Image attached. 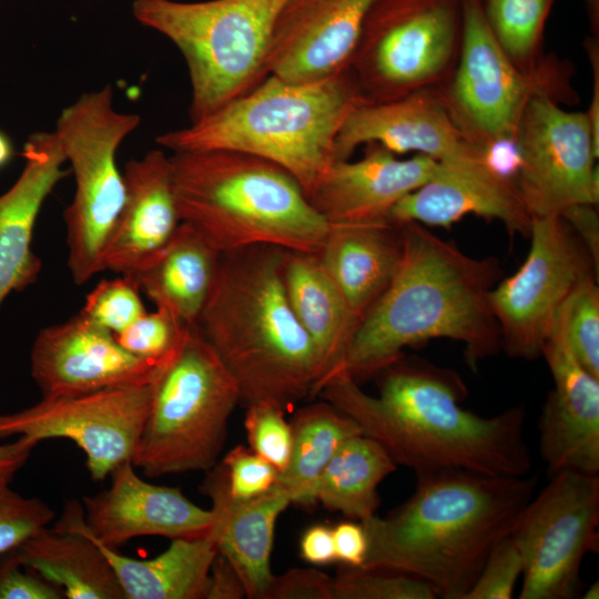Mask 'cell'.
I'll list each match as a JSON object with an SVG mask.
<instances>
[{
  "label": "cell",
  "mask_w": 599,
  "mask_h": 599,
  "mask_svg": "<svg viewBox=\"0 0 599 599\" xmlns=\"http://www.w3.org/2000/svg\"><path fill=\"white\" fill-rule=\"evenodd\" d=\"M63 590L24 566L16 549L0 555V599H62Z\"/></svg>",
  "instance_id": "42"
},
{
  "label": "cell",
  "mask_w": 599,
  "mask_h": 599,
  "mask_svg": "<svg viewBox=\"0 0 599 599\" xmlns=\"http://www.w3.org/2000/svg\"><path fill=\"white\" fill-rule=\"evenodd\" d=\"M598 276L585 277L559 307L556 319L577 361L599 378Z\"/></svg>",
  "instance_id": "34"
},
{
  "label": "cell",
  "mask_w": 599,
  "mask_h": 599,
  "mask_svg": "<svg viewBox=\"0 0 599 599\" xmlns=\"http://www.w3.org/2000/svg\"><path fill=\"white\" fill-rule=\"evenodd\" d=\"M23 169L0 194V307L12 292H22L41 272L32 250L33 230L47 197L69 173L61 144L52 132H34L24 143Z\"/></svg>",
  "instance_id": "24"
},
{
  "label": "cell",
  "mask_w": 599,
  "mask_h": 599,
  "mask_svg": "<svg viewBox=\"0 0 599 599\" xmlns=\"http://www.w3.org/2000/svg\"><path fill=\"white\" fill-rule=\"evenodd\" d=\"M555 0H483L497 43L520 69H535L542 58V37Z\"/></svg>",
  "instance_id": "33"
},
{
  "label": "cell",
  "mask_w": 599,
  "mask_h": 599,
  "mask_svg": "<svg viewBox=\"0 0 599 599\" xmlns=\"http://www.w3.org/2000/svg\"><path fill=\"white\" fill-rule=\"evenodd\" d=\"M57 528L73 529L93 540L111 565L125 599H203L206 578L216 556L212 535L172 539L167 549L151 559L119 554L94 539L84 528L82 505L69 500Z\"/></svg>",
  "instance_id": "27"
},
{
  "label": "cell",
  "mask_w": 599,
  "mask_h": 599,
  "mask_svg": "<svg viewBox=\"0 0 599 599\" xmlns=\"http://www.w3.org/2000/svg\"><path fill=\"white\" fill-rule=\"evenodd\" d=\"M287 0H135L133 16L167 38L187 67L189 116L199 121L266 77L276 19Z\"/></svg>",
  "instance_id": "7"
},
{
  "label": "cell",
  "mask_w": 599,
  "mask_h": 599,
  "mask_svg": "<svg viewBox=\"0 0 599 599\" xmlns=\"http://www.w3.org/2000/svg\"><path fill=\"white\" fill-rule=\"evenodd\" d=\"M530 499L510 532L521 559L519 599H571L580 567L599 548V476L562 470Z\"/></svg>",
  "instance_id": "12"
},
{
  "label": "cell",
  "mask_w": 599,
  "mask_h": 599,
  "mask_svg": "<svg viewBox=\"0 0 599 599\" xmlns=\"http://www.w3.org/2000/svg\"><path fill=\"white\" fill-rule=\"evenodd\" d=\"M145 312L138 286L122 276L101 281L88 294L79 314L90 324L116 335Z\"/></svg>",
  "instance_id": "37"
},
{
  "label": "cell",
  "mask_w": 599,
  "mask_h": 599,
  "mask_svg": "<svg viewBox=\"0 0 599 599\" xmlns=\"http://www.w3.org/2000/svg\"><path fill=\"white\" fill-rule=\"evenodd\" d=\"M55 517L53 509L37 497H24L0 481V555L16 549L47 527Z\"/></svg>",
  "instance_id": "39"
},
{
  "label": "cell",
  "mask_w": 599,
  "mask_h": 599,
  "mask_svg": "<svg viewBox=\"0 0 599 599\" xmlns=\"http://www.w3.org/2000/svg\"><path fill=\"white\" fill-rule=\"evenodd\" d=\"M240 400L235 379L192 327L177 357L154 383L132 464L148 477L209 471L217 464Z\"/></svg>",
  "instance_id": "8"
},
{
  "label": "cell",
  "mask_w": 599,
  "mask_h": 599,
  "mask_svg": "<svg viewBox=\"0 0 599 599\" xmlns=\"http://www.w3.org/2000/svg\"><path fill=\"white\" fill-rule=\"evenodd\" d=\"M581 238L593 261L599 265V219L592 204H576L560 214Z\"/></svg>",
  "instance_id": "47"
},
{
  "label": "cell",
  "mask_w": 599,
  "mask_h": 599,
  "mask_svg": "<svg viewBox=\"0 0 599 599\" xmlns=\"http://www.w3.org/2000/svg\"><path fill=\"white\" fill-rule=\"evenodd\" d=\"M591 35L599 37V0H582Z\"/></svg>",
  "instance_id": "51"
},
{
  "label": "cell",
  "mask_w": 599,
  "mask_h": 599,
  "mask_svg": "<svg viewBox=\"0 0 599 599\" xmlns=\"http://www.w3.org/2000/svg\"><path fill=\"white\" fill-rule=\"evenodd\" d=\"M581 598L583 599H598L599 598V582L598 580L590 585L586 591L582 593Z\"/></svg>",
  "instance_id": "53"
},
{
  "label": "cell",
  "mask_w": 599,
  "mask_h": 599,
  "mask_svg": "<svg viewBox=\"0 0 599 599\" xmlns=\"http://www.w3.org/2000/svg\"><path fill=\"white\" fill-rule=\"evenodd\" d=\"M363 146L362 159L335 161L308 196L329 224L388 220L394 206L438 169L427 155L398 159L378 143Z\"/></svg>",
  "instance_id": "21"
},
{
  "label": "cell",
  "mask_w": 599,
  "mask_h": 599,
  "mask_svg": "<svg viewBox=\"0 0 599 599\" xmlns=\"http://www.w3.org/2000/svg\"><path fill=\"white\" fill-rule=\"evenodd\" d=\"M206 473L200 490L212 501L210 534L216 550L240 575L246 597L263 599L274 576L271 555L276 520L291 504L290 496L275 484L258 496L236 499L230 494L222 461Z\"/></svg>",
  "instance_id": "25"
},
{
  "label": "cell",
  "mask_w": 599,
  "mask_h": 599,
  "mask_svg": "<svg viewBox=\"0 0 599 599\" xmlns=\"http://www.w3.org/2000/svg\"><path fill=\"white\" fill-rule=\"evenodd\" d=\"M301 557L314 565L336 561L333 528L317 524L308 527L300 540Z\"/></svg>",
  "instance_id": "48"
},
{
  "label": "cell",
  "mask_w": 599,
  "mask_h": 599,
  "mask_svg": "<svg viewBox=\"0 0 599 599\" xmlns=\"http://www.w3.org/2000/svg\"><path fill=\"white\" fill-rule=\"evenodd\" d=\"M282 277L291 308L319 356L318 395L338 372L359 323L317 254L286 250Z\"/></svg>",
  "instance_id": "28"
},
{
  "label": "cell",
  "mask_w": 599,
  "mask_h": 599,
  "mask_svg": "<svg viewBox=\"0 0 599 599\" xmlns=\"http://www.w3.org/2000/svg\"><path fill=\"white\" fill-rule=\"evenodd\" d=\"M416 477L406 501L361 521L367 540L361 567L403 571L427 581L438 598L464 599L534 497L537 476L450 469Z\"/></svg>",
  "instance_id": "2"
},
{
  "label": "cell",
  "mask_w": 599,
  "mask_h": 599,
  "mask_svg": "<svg viewBox=\"0 0 599 599\" xmlns=\"http://www.w3.org/2000/svg\"><path fill=\"white\" fill-rule=\"evenodd\" d=\"M515 136L521 155L515 186L531 219L560 215L576 204H598L599 152L586 112L567 111L549 97H536L524 110Z\"/></svg>",
  "instance_id": "14"
},
{
  "label": "cell",
  "mask_w": 599,
  "mask_h": 599,
  "mask_svg": "<svg viewBox=\"0 0 599 599\" xmlns=\"http://www.w3.org/2000/svg\"><path fill=\"white\" fill-rule=\"evenodd\" d=\"M468 214L498 220L510 234L529 237L532 219L516 186L493 174L481 158L438 162L435 175L403 197L389 219L449 227Z\"/></svg>",
  "instance_id": "22"
},
{
  "label": "cell",
  "mask_w": 599,
  "mask_h": 599,
  "mask_svg": "<svg viewBox=\"0 0 599 599\" xmlns=\"http://www.w3.org/2000/svg\"><path fill=\"white\" fill-rule=\"evenodd\" d=\"M403 224L399 268L358 324L337 372L355 380L379 374L406 347L432 338L463 343L471 367L501 348L489 303L500 275L498 261L471 257L423 224Z\"/></svg>",
  "instance_id": "3"
},
{
  "label": "cell",
  "mask_w": 599,
  "mask_h": 599,
  "mask_svg": "<svg viewBox=\"0 0 599 599\" xmlns=\"http://www.w3.org/2000/svg\"><path fill=\"white\" fill-rule=\"evenodd\" d=\"M16 552L24 566L60 587L68 599H125L103 552L80 531L47 526Z\"/></svg>",
  "instance_id": "30"
},
{
  "label": "cell",
  "mask_w": 599,
  "mask_h": 599,
  "mask_svg": "<svg viewBox=\"0 0 599 599\" xmlns=\"http://www.w3.org/2000/svg\"><path fill=\"white\" fill-rule=\"evenodd\" d=\"M480 150L485 166L496 176L515 185L521 165V155L516 136L494 140Z\"/></svg>",
  "instance_id": "44"
},
{
  "label": "cell",
  "mask_w": 599,
  "mask_h": 599,
  "mask_svg": "<svg viewBox=\"0 0 599 599\" xmlns=\"http://www.w3.org/2000/svg\"><path fill=\"white\" fill-rule=\"evenodd\" d=\"M404 254V224L390 219L329 224L317 256L361 323L388 288Z\"/></svg>",
  "instance_id": "26"
},
{
  "label": "cell",
  "mask_w": 599,
  "mask_h": 599,
  "mask_svg": "<svg viewBox=\"0 0 599 599\" xmlns=\"http://www.w3.org/2000/svg\"><path fill=\"white\" fill-rule=\"evenodd\" d=\"M528 255L520 268L489 293L501 347L514 357L541 355L559 307L598 264L561 215L534 217Z\"/></svg>",
  "instance_id": "13"
},
{
  "label": "cell",
  "mask_w": 599,
  "mask_h": 599,
  "mask_svg": "<svg viewBox=\"0 0 599 599\" xmlns=\"http://www.w3.org/2000/svg\"><path fill=\"white\" fill-rule=\"evenodd\" d=\"M220 255L200 232L181 222L158 256L129 278L155 307L167 309L187 326H196Z\"/></svg>",
  "instance_id": "29"
},
{
  "label": "cell",
  "mask_w": 599,
  "mask_h": 599,
  "mask_svg": "<svg viewBox=\"0 0 599 599\" xmlns=\"http://www.w3.org/2000/svg\"><path fill=\"white\" fill-rule=\"evenodd\" d=\"M585 50L591 69V99L586 111L593 140L599 152V37L588 35L585 40Z\"/></svg>",
  "instance_id": "49"
},
{
  "label": "cell",
  "mask_w": 599,
  "mask_h": 599,
  "mask_svg": "<svg viewBox=\"0 0 599 599\" xmlns=\"http://www.w3.org/2000/svg\"><path fill=\"white\" fill-rule=\"evenodd\" d=\"M397 465L375 439L358 434L335 451L316 486V500L326 509L365 520L379 505L378 485Z\"/></svg>",
  "instance_id": "32"
},
{
  "label": "cell",
  "mask_w": 599,
  "mask_h": 599,
  "mask_svg": "<svg viewBox=\"0 0 599 599\" xmlns=\"http://www.w3.org/2000/svg\"><path fill=\"white\" fill-rule=\"evenodd\" d=\"M125 195L105 246L102 271L130 277L169 243L181 223L170 156L161 149L126 162Z\"/></svg>",
  "instance_id": "23"
},
{
  "label": "cell",
  "mask_w": 599,
  "mask_h": 599,
  "mask_svg": "<svg viewBox=\"0 0 599 599\" xmlns=\"http://www.w3.org/2000/svg\"><path fill=\"white\" fill-rule=\"evenodd\" d=\"M263 599H334V577L313 568L273 576Z\"/></svg>",
  "instance_id": "43"
},
{
  "label": "cell",
  "mask_w": 599,
  "mask_h": 599,
  "mask_svg": "<svg viewBox=\"0 0 599 599\" xmlns=\"http://www.w3.org/2000/svg\"><path fill=\"white\" fill-rule=\"evenodd\" d=\"M290 424L291 457L276 484L286 490L291 502L313 507L317 504L319 476L337 448L363 433L351 417L326 400L297 409Z\"/></svg>",
  "instance_id": "31"
},
{
  "label": "cell",
  "mask_w": 599,
  "mask_h": 599,
  "mask_svg": "<svg viewBox=\"0 0 599 599\" xmlns=\"http://www.w3.org/2000/svg\"><path fill=\"white\" fill-rule=\"evenodd\" d=\"M376 1L287 0L274 27L268 75L312 83L347 70Z\"/></svg>",
  "instance_id": "17"
},
{
  "label": "cell",
  "mask_w": 599,
  "mask_h": 599,
  "mask_svg": "<svg viewBox=\"0 0 599 599\" xmlns=\"http://www.w3.org/2000/svg\"><path fill=\"white\" fill-rule=\"evenodd\" d=\"M246 597L243 581L232 564L216 552L211 565L203 599H241Z\"/></svg>",
  "instance_id": "45"
},
{
  "label": "cell",
  "mask_w": 599,
  "mask_h": 599,
  "mask_svg": "<svg viewBox=\"0 0 599 599\" xmlns=\"http://www.w3.org/2000/svg\"><path fill=\"white\" fill-rule=\"evenodd\" d=\"M284 248L221 253L196 327L235 379L246 407L283 409L317 395L319 356L296 319L282 277Z\"/></svg>",
  "instance_id": "4"
},
{
  "label": "cell",
  "mask_w": 599,
  "mask_h": 599,
  "mask_svg": "<svg viewBox=\"0 0 599 599\" xmlns=\"http://www.w3.org/2000/svg\"><path fill=\"white\" fill-rule=\"evenodd\" d=\"M140 122L139 114L114 108L110 84L83 93L57 119L53 132L75 182L64 211L68 266L75 284L102 272L103 253L125 195L116 152Z\"/></svg>",
  "instance_id": "9"
},
{
  "label": "cell",
  "mask_w": 599,
  "mask_h": 599,
  "mask_svg": "<svg viewBox=\"0 0 599 599\" xmlns=\"http://www.w3.org/2000/svg\"><path fill=\"white\" fill-rule=\"evenodd\" d=\"M233 498L258 496L276 484L278 470L251 448L237 445L222 460Z\"/></svg>",
  "instance_id": "41"
},
{
  "label": "cell",
  "mask_w": 599,
  "mask_h": 599,
  "mask_svg": "<svg viewBox=\"0 0 599 599\" xmlns=\"http://www.w3.org/2000/svg\"><path fill=\"white\" fill-rule=\"evenodd\" d=\"M154 383L43 398L22 410L0 414V438L35 443L68 438L85 454L94 481L131 460L150 413Z\"/></svg>",
  "instance_id": "15"
},
{
  "label": "cell",
  "mask_w": 599,
  "mask_h": 599,
  "mask_svg": "<svg viewBox=\"0 0 599 599\" xmlns=\"http://www.w3.org/2000/svg\"><path fill=\"white\" fill-rule=\"evenodd\" d=\"M366 102L349 68L312 83L268 75L255 89L156 143L173 153L233 151L286 170L307 196L335 162V142L349 113Z\"/></svg>",
  "instance_id": "5"
},
{
  "label": "cell",
  "mask_w": 599,
  "mask_h": 599,
  "mask_svg": "<svg viewBox=\"0 0 599 599\" xmlns=\"http://www.w3.org/2000/svg\"><path fill=\"white\" fill-rule=\"evenodd\" d=\"M30 368L42 396L148 385L165 370L132 355L113 334L80 314L39 332L30 353Z\"/></svg>",
  "instance_id": "16"
},
{
  "label": "cell",
  "mask_w": 599,
  "mask_h": 599,
  "mask_svg": "<svg viewBox=\"0 0 599 599\" xmlns=\"http://www.w3.org/2000/svg\"><path fill=\"white\" fill-rule=\"evenodd\" d=\"M463 33L458 60L448 80L436 88L463 135L481 149L487 143L515 136L529 101L549 97L573 104L572 65L545 55L532 70L518 68L494 38L483 0H461Z\"/></svg>",
  "instance_id": "10"
},
{
  "label": "cell",
  "mask_w": 599,
  "mask_h": 599,
  "mask_svg": "<svg viewBox=\"0 0 599 599\" xmlns=\"http://www.w3.org/2000/svg\"><path fill=\"white\" fill-rule=\"evenodd\" d=\"M14 155V146L10 136L0 130V169L6 166Z\"/></svg>",
  "instance_id": "52"
},
{
  "label": "cell",
  "mask_w": 599,
  "mask_h": 599,
  "mask_svg": "<svg viewBox=\"0 0 599 599\" xmlns=\"http://www.w3.org/2000/svg\"><path fill=\"white\" fill-rule=\"evenodd\" d=\"M246 408L244 427L250 448L282 473L292 450V427L285 419V409L272 403Z\"/></svg>",
  "instance_id": "38"
},
{
  "label": "cell",
  "mask_w": 599,
  "mask_h": 599,
  "mask_svg": "<svg viewBox=\"0 0 599 599\" xmlns=\"http://www.w3.org/2000/svg\"><path fill=\"white\" fill-rule=\"evenodd\" d=\"M108 489L82 498L84 528L100 542L116 548L133 538L172 539L206 536L214 516L192 502L179 487L143 480L131 460L111 473Z\"/></svg>",
  "instance_id": "19"
},
{
  "label": "cell",
  "mask_w": 599,
  "mask_h": 599,
  "mask_svg": "<svg viewBox=\"0 0 599 599\" xmlns=\"http://www.w3.org/2000/svg\"><path fill=\"white\" fill-rule=\"evenodd\" d=\"M336 560L346 566H363L367 540L362 522L342 521L333 528Z\"/></svg>",
  "instance_id": "46"
},
{
  "label": "cell",
  "mask_w": 599,
  "mask_h": 599,
  "mask_svg": "<svg viewBox=\"0 0 599 599\" xmlns=\"http://www.w3.org/2000/svg\"><path fill=\"white\" fill-rule=\"evenodd\" d=\"M461 33V0H377L349 70L366 102L437 88L456 65Z\"/></svg>",
  "instance_id": "11"
},
{
  "label": "cell",
  "mask_w": 599,
  "mask_h": 599,
  "mask_svg": "<svg viewBox=\"0 0 599 599\" xmlns=\"http://www.w3.org/2000/svg\"><path fill=\"white\" fill-rule=\"evenodd\" d=\"M38 443L19 436L14 441L0 445V481L11 483L24 466Z\"/></svg>",
  "instance_id": "50"
},
{
  "label": "cell",
  "mask_w": 599,
  "mask_h": 599,
  "mask_svg": "<svg viewBox=\"0 0 599 599\" xmlns=\"http://www.w3.org/2000/svg\"><path fill=\"white\" fill-rule=\"evenodd\" d=\"M192 327L167 309L156 307L114 337L132 355L166 369L180 354Z\"/></svg>",
  "instance_id": "35"
},
{
  "label": "cell",
  "mask_w": 599,
  "mask_h": 599,
  "mask_svg": "<svg viewBox=\"0 0 599 599\" xmlns=\"http://www.w3.org/2000/svg\"><path fill=\"white\" fill-rule=\"evenodd\" d=\"M170 159L181 222L220 253L254 245L319 252L329 223L283 167L233 151L173 153Z\"/></svg>",
  "instance_id": "6"
},
{
  "label": "cell",
  "mask_w": 599,
  "mask_h": 599,
  "mask_svg": "<svg viewBox=\"0 0 599 599\" xmlns=\"http://www.w3.org/2000/svg\"><path fill=\"white\" fill-rule=\"evenodd\" d=\"M541 355L554 378L538 423L539 454L548 475H598L599 378L577 361L556 318Z\"/></svg>",
  "instance_id": "18"
},
{
  "label": "cell",
  "mask_w": 599,
  "mask_h": 599,
  "mask_svg": "<svg viewBox=\"0 0 599 599\" xmlns=\"http://www.w3.org/2000/svg\"><path fill=\"white\" fill-rule=\"evenodd\" d=\"M378 143L390 152L427 155L437 162L481 158L453 122L436 88L388 102H362L345 120L335 142V161Z\"/></svg>",
  "instance_id": "20"
},
{
  "label": "cell",
  "mask_w": 599,
  "mask_h": 599,
  "mask_svg": "<svg viewBox=\"0 0 599 599\" xmlns=\"http://www.w3.org/2000/svg\"><path fill=\"white\" fill-rule=\"evenodd\" d=\"M522 559L510 535L490 550L485 564L464 599H510L522 573Z\"/></svg>",
  "instance_id": "40"
},
{
  "label": "cell",
  "mask_w": 599,
  "mask_h": 599,
  "mask_svg": "<svg viewBox=\"0 0 599 599\" xmlns=\"http://www.w3.org/2000/svg\"><path fill=\"white\" fill-rule=\"evenodd\" d=\"M377 396L337 373L318 395L379 443L395 464L416 475L469 470L526 476L531 457L525 439L524 405L484 417L461 407L466 387L453 370L404 356L383 369Z\"/></svg>",
  "instance_id": "1"
},
{
  "label": "cell",
  "mask_w": 599,
  "mask_h": 599,
  "mask_svg": "<svg viewBox=\"0 0 599 599\" xmlns=\"http://www.w3.org/2000/svg\"><path fill=\"white\" fill-rule=\"evenodd\" d=\"M436 598L427 581L398 570L344 565L334 577V599Z\"/></svg>",
  "instance_id": "36"
}]
</instances>
